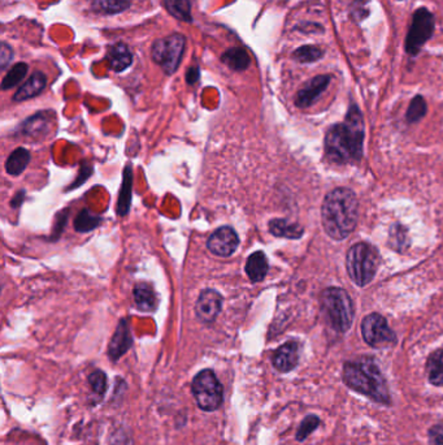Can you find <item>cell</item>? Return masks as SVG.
Instances as JSON below:
<instances>
[{
	"mask_svg": "<svg viewBox=\"0 0 443 445\" xmlns=\"http://www.w3.org/2000/svg\"><path fill=\"white\" fill-rule=\"evenodd\" d=\"M92 172H93V168L90 167V166H87V164L82 166V168H81V172H80V177L77 178V183H75V184H72L71 188H77V186L81 185L82 183H85V180H86L87 177H90ZM71 188H69V189H71ZM69 189H68V190H69Z\"/></svg>",
	"mask_w": 443,
	"mask_h": 445,
	"instance_id": "obj_35",
	"label": "cell"
},
{
	"mask_svg": "<svg viewBox=\"0 0 443 445\" xmlns=\"http://www.w3.org/2000/svg\"><path fill=\"white\" fill-rule=\"evenodd\" d=\"M166 8L173 17L180 21L191 22V4L190 0H164Z\"/></svg>",
	"mask_w": 443,
	"mask_h": 445,
	"instance_id": "obj_26",
	"label": "cell"
},
{
	"mask_svg": "<svg viewBox=\"0 0 443 445\" xmlns=\"http://www.w3.org/2000/svg\"><path fill=\"white\" fill-rule=\"evenodd\" d=\"M199 76H201L199 66H191L186 73V83L189 85L196 84L199 80Z\"/></svg>",
	"mask_w": 443,
	"mask_h": 445,
	"instance_id": "obj_36",
	"label": "cell"
},
{
	"mask_svg": "<svg viewBox=\"0 0 443 445\" xmlns=\"http://www.w3.org/2000/svg\"><path fill=\"white\" fill-rule=\"evenodd\" d=\"M131 188H133V172L131 167L124 169L122 175V185H121L120 195H119V202H117V213L120 216L128 215L131 204Z\"/></svg>",
	"mask_w": 443,
	"mask_h": 445,
	"instance_id": "obj_21",
	"label": "cell"
},
{
	"mask_svg": "<svg viewBox=\"0 0 443 445\" xmlns=\"http://www.w3.org/2000/svg\"><path fill=\"white\" fill-rule=\"evenodd\" d=\"M299 362V345L296 341H287L281 345L272 357V363L279 372L294 370Z\"/></svg>",
	"mask_w": 443,
	"mask_h": 445,
	"instance_id": "obj_14",
	"label": "cell"
},
{
	"mask_svg": "<svg viewBox=\"0 0 443 445\" xmlns=\"http://www.w3.org/2000/svg\"><path fill=\"white\" fill-rule=\"evenodd\" d=\"M434 16L426 8H419L414 13L412 24L407 34L406 51L409 55H417L426 41L433 36Z\"/></svg>",
	"mask_w": 443,
	"mask_h": 445,
	"instance_id": "obj_8",
	"label": "cell"
},
{
	"mask_svg": "<svg viewBox=\"0 0 443 445\" xmlns=\"http://www.w3.org/2000/svg\"><path fill=\"white\" fill-rule=\"evenodd\" d=\"M428 379L437 387H443V349L430 354L426 363Z\"/></svg>",
	"mask_w": 443,
	"mask_h": 445,
	"instance_id": "obj_24",
	"label": "cell"
},
{
	"mask_svg": "<svg viewBox=\"0 0 443 445\" xmlns=\"http://www.w3.org/2000/svg\"><path fill=\"white\" fill-rule=\"evenodd\" d=\"M130 6V0H98V8L106 15H117L128 10Z\"/></svg>",
	"mask_w": 443,
	"mask_h": 445,
	"instance_id": "obj_29",
	"label": "cell"
},
{
	"mask_svg": "<svg viewBox=\"0 0 443 445\" xmlns=\"http://www.w3.org/2000/svg\"><path fill=\"white\" fill-rule=\"evenodd\" d=\"M343 379L351 390H356L370 400L388 405L391 402L388 383L377 363L368 357L356 361L346 362L343 367Z\"/></svg>",
	"mask_w": 443,
	"mask_h": 445,
	"instance_id": "obj_3",
	"label": "cell"
},
{
	"mask_svg": "<svg viewBox=\"0 0 443 445\" xmlns=\"http://www.w3.org/2000/svg\"><path fill=\"white\" fill-rule=\"evenodd\" d=\"M134 301L140 311H154L157 309V295L152 287L146 283H139L134 289Z\"/></svg>",
	"mask_w": 443,
	"mask_h": 445,
	"instance_id": "obj_18",
	"label": "cell"
},
{
	"mask_svg": "<svg viewBox=\"0 0 443 445\" xmlns=\"http://www.w3.org/2000/svg\"><path fill=\"white\" fill-rule=\"evenodd\" d=\"M222 62L233 71H246L249 65V56L246 50L240 47H233L222 55Z\"/></svg>",
	"mask_w": 443,
	"mask_h": 445,
	"instance_id": "obj_22",
	"label": "cell"
},
{
	"mask_svg": "<svg viewBox=\"0 0 443 445\" xmlns=\"http://www.w3.org/2000/svg\"><path fill=\"white\" fill-rule=\"evenodd\" d=\"M331 81V76L321 74L314 77L303 89H300L296 94V104L299 108H307L323 94Z\"/></svg>",
	"mask_w": 443,
	"mask_h": 445,
	"instance_id": "obj_13",
	"label": "cell"
},
{
	"mask_svg": "<svg viewBox=\"0 0 443 445\" xmlns=\"http://www.w3.org/2000/svg\"><path fill=\"white\" fill-rule=\"evenodd\" d=\"M47 77L46 74L42 72H34L29 77L28 81L24 85H21L19 90L13 95L15 102H24L37 97L46 89Z\"/></svg>",
	"mask_w": 443,
	"mask_h": 445,
	"instance_id": "obj_15",
	"label": "cell"
},
{
	"mask_svg": "<svg viewBox=\"0 0 443 445\" xmlns=\"http://www.w3.org/2000/svg\"><path fill=\"white\" fill-rule=\"evenodd\" d=\"M52 116H54V112H38L21 125V133L28 136L42 134L45 130L48 129Z\"/></svg>",
	"mask_w": 443,
	"mask_h": 445,
	"instance_id": "obj_19",
	"label": "cell"
},
{
	"mask_svg": "<svg viewBox=\"0 0 443 445\" xmlns=\"http://www.w3.org/2000/svg\"><path fill=\"white\" fill-rule=\"evenodd\" d=\"M364 120L356 106H351L343 124L334 125L325 137V151L332 162L344 164L361 158Z\"/></svg>",
	"mask_w": 443,
	"mask_h": 445,
	"instance_id": "obj_1",
	"label": "cell"
},
{
	"mask_svg": "<svg viewBox=\"0 0 443 445\" xmlns=\"http://www.w3.org/2000/svg\"><path fill=\"white\" fill-rule=\"evenodd\" d=\"M321 302L329 325L338 332H346L354 319V307L347 292L341 288H328L323 292Z\"/></svg>",
	"mask_w": 443,
	"mask_h": 445,
	"instance_id": "obj_5",
	"label": "cell"
},
{
	"mask_svg": "<svg viewBox=\"0 0 443 445\" xmlns=\"http://www.w3.org/2000/svg\"><path fill=\"white\" fill-rule=\"evenodd\" d=\"M30 163V153L27 148H17L10 153L6 162V171L12 176L21 175Z\"/></svg>",
	"mask_w": 443,
	"mask_h": 445,
	"instance_id": "obj_23",
	"label": "cell"
},
{
	"mask_svg": "<svg viewBox=\"0 0 443 445\" xmlns=\"http://www.w3.org/2000/svg\"><path fill=\"white\" fill-rule=\"evenodd\" d=\"M13 59V51L6 42L1 43V51H0V65H1V69H6L10 62Z\"/></svg>",
	"mask_w": 443,
	"mask_h": 445,
	"instance_id": "obj_33",
	"label": "cell"
},
{
	"mask_svg": "<svg viewBox=\"0 0 443 445\" xmlns=\"http://www.w3.org/2000/svg\"><path fill=\"white\" fill-rule=\"evenodd\" d=\"M324 56V51L320 47L302 46L296 48L293 54V59L299 63H314Z\"/></svg>",
	"mask_w": 443,
	"mask_h": 445,
	"instance_id": "obj_28",
	"label": "cell"
},
{
	"mask_svg": "<svg viewBox=\"0 0 443 445\" xmlns=\"http://www.w3.org/2000/svg\"><path fill=\"white\" fill-rule=\"evenodd\" d=\"M102 222V216L92 213L90 210H81L74 220V229L77 232L87 233L94 231Z\"/></svg>",
	"mask_w": 443,
	"mask_h": 445,
	"instance_id": "obj_25",
	"label": "cell"
},
{
	"mask_svg": "<svg viewBox=\"0 0 443 445\" xmlns=\"http://www.w3.org/2000/svg\"><path fill=\"white\" fill-rule=\"evenodd\" d=\"M89 381L92 384V388L98 396H103L107 390V375L102 370H95L89 376Z\"/></svg>",
	"mask_w": 443,
	"mask_h": 445,
	"instance_id": "obj_32",
	"label": "cell"
},
{
	"mask_svg": "<svg viewBox=\"0 0 443 445\" xmlns=\"http://www.w3.org/2000/svg\"><path fill=\"white\" fill-rule=\"evenodd\" d=\"M269 232L276 237L296 240L302 237L303 228L299 224L290 222L286 219H273L269 222Z\"/></svg>",
	"mask_w": 443,
	"mask_h": 445,
	"instance_id": "obj_20",
	"label": "cell"
},
{
	"mask_svg": "<svg viewBox=\"0 0 443 445\" xmlns=\"http://www.w3.org/2000/svg\"><path fill=\"white\" fill-rule=\"evenodd\" d=\"M222 296L215 289H204L195 304V314L202 323H212L222 313Z\"/></svg>",
	"mask_w": 443,
	"mask_h": 445,
	"instance_id": "obj_11",
	"label": "cell"
},
{
	"mask_svg": "<svg viewBox=\"0 0 443 445\" xmlns=\"http://www.w3.org/2000/svg\"><path fill=\"white\" fill-rule=\"evenodd\" d=\"M29 66L27 63H17L10 68L7 74L4 76L1 81V89L8 90L10 87H15L25 78L28 73Z\"/></svg>",
	"mask_w": 443,
	"mask_h": 445,
	"instance_id": "obj_27",
	"label": "cell"
},
{
	"mask_svg": "<svg viewBox=\"0 0 443 445\" xmlns=\"http://www.w3.org/2000/svg\"><path fill=\"white\" fill-rule=\"evenodd\" d=\"M359 204L355 193L347 188L334 189L323 204V227L333 240H344L358 222Z\"/></svg>",
	"mask_w": 443,
	"mask_h": 445,
	"instance_id": "obj_2",
	"label": "cell"
},
{
	"mask_svg": "<svg viewBox=\"0 0 443 445\" xmlns=\"http://www.w3.org/2000/svg\"><path fill=\"white\" fill-rule=\"evenodd\" d=\"M24 195H25L24 192H20L19 195L15 197V199L12 201V206H13V207H17V206H20V204H22V198H24Z\"/></svg>",
	"mask_w": 443,
	"mask_h": 445,
	"instance_id": "obj_37",
	"label": "cell"
},
{
	"mask_svg": "<svg viewBox=\"0 0 443 445\" xmlns=\"http://www.w3.org/2000/svg\"><path fill=\"white\" fill-rule=\"evenodd\" d=\"M268 260L263 251H255L246 260V274L252 283L263 281L268 274Z\"/></svg>",
	"mask_w": 443,
	"mask_h": 445,
	"instance_id": "obj_17",
	"label": "cell"
},
{
	"mask_svg": "<svg viewBox=\"0 0 443 445\" xmlns=\"http://www.w3.org/2000/svg\"><path fill=\"white\" fill-rule=\"evenodd\" d=\"M133 345V337L130 334L129 325L125 319H121L115 334L112 336L108 346V355L112 362H117Z\"/></svg>",
	"mask_w": 443,
	"mask_h": 445,
	"instance_id": "obj_12",
	"label": "cell"
},
{
	"mask_svg": "<svg viewBox=\"0 0 443 445\" xmlns=\"http://www.w3.org/2000/svg\"><path fill=\"white\" fill-rule=\"evenodd\" d=\"M429 444L443 445V423L442 425H435L429 431Z\"/></svg>",
	"mask_w": 443,
	"mask_h": 445,
	"instance_id": "obj_34",
	"label": "cell"
},
{
	"mask_svg": "<svg viewBox=\"0 0 443 445\" xmlns=\"http://www.w3.org/2000/svg\"><path fill=\"white\" fill-rule=\"evenodd\" d=\"M425 113H426V103H425V99L423 97L417 95V97H415V98L412 99L411 104H409V108H408V111H407V120L409 121V122H415V121L423 119L425 116Z\"/></svg>",
	"mask_w": 443,
	"mask_h": 445,
	"instance_id": "obj_30",
	"label": "cell"
},
{
	"mask_svg": "<svg viewBox=\"0 0 443 445\" xmlns=\"http://www.w3.org/2000/svg\"><path fill=\"white\" fill-rule=\"evenodd\" d=\"M319 425H320L319 417H316V416L305 417L303 422L300 423L298 432H296V440L303 442L305 439H307V436L310 435L311 432H314Z\"/></svg>",
	"mask_w": 443,
	"mask_h": 445,
	"instance_id": "obj_31",
	"label": "cell"
},
{
	"mask_svg": "<svg viewBox=\"0 0 443 445\" xmlns=\"http://www.w3.org/2000/svg\"><path fill=\"white\" fill-rule=\"evenodd\" d=\"M185 46L186 38L178 33L157 39L151 47L152 60L160 65L166 74H173L180 66Z\"/></svg>",
	"mask_w": 443,
	"mask_h": 445,
	"instance_id": "obj_7",
	"label": "cell"
},
{
	"mask_svg": "<svg viewBox=\"0 0 443 445\" xmlns=\"http://www.w3.org/2000/svg\"><path fill=\"white\" fill-rule=\"evenodd\" d=\"M361 334L365 343L373 348H384L395 343V334L390 330L386 319L379 314H370L363 319Z\"/></svg>",
	"mask_w": 443,
	"mask_h": 445,
	"instance_id": "obj_9",
	"label": "cell"
},
{
	"mask_svg": "<svg viewBox=\"0 0 443 445\" xmlns=\"http://www.w3.org/2000/svg\"><path fill=\"white\" fill-rule=\"evenodd\" d=\"M240 246V237L231 227H222L210 236L207 249L217 257H231Z\"/></svg>",
	"mask_w": 443,
	"mask_h": 445,
	"instance_id": "obj_10",
	"label": "cell"
},
{
	"mask_svg": "<svg viewBox=\"0 0 443 445\" xmlns=\"http://www.w3.org/2000/svg\"><path fill=\"white\" fill-rule=\"evenodd\" d=\"M346 264L351 280L359 287H365L379 269V251L370 243H356L347 253Z\"/></svg>",
	"mask_w": 443,
	"mask_h": 445,
	"instance_id": "obj_4",
	"label": "cell"
},
{
	"mask_svg": "<svg viewBox=\"0 0 443 445\" xmlns=\"http://www.w3.org/2000/svg\"><path fill=\"white\" fill-rule=\"evenodd\" d=\"M106 59H107L112 71H115L117 73L128 69L133 63V55L130 52L129 47L126 46L125 43H121V42L116 43V45H112L108 48Z\"/></svg>",
	"mask_w": 443,
	"mask_h": 445,
	"instance_id": "obj_16",
	"label": "cell"
},
{
	"mask_svg": "<svg viewBox=\"0 0 443 445\" xmlns=\"http://www.w3.org/2000/svg\"><path fill=\"white\" fill-rule=\"evenodd\" d=\"M191 392L198 407L204 411H215L222 407L224 388L212 370H202L193 381Z\"/></svg>",
	"mask_w": 443,
	"mask_h": 445,
	"instance_id": "obj_6",
	"label": "cell"
}]
</instances>
